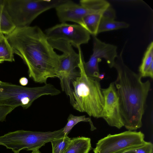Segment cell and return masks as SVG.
Listing matches in <instances>:
<instances>
[{"instance_id":"6da1fadb","label":"cell","mask_w":153,"mask_h":153,"mask_svg":"<svg viewBox=\"0 0 153 153\" xmlns=\"http://www.w3.org/2000/svg\"><path fill=\"white\" fill-rule=\"evenodd\" d=\"M13 53L23 60L29 77L36 82L47 83L48 78H58L62 54H58L45 33L37 26L16 27L6 35Z\"/></svg>"},{"instance_id":"7a4b0ae2","label":"cell","mask_w":153,"mask_h":153,"mask_svg":"<svg viewBox=\"0 0 153 153\" xmlns=\"http://www.w3.org/2000/svg\"><path fill=\"white\" fill-rule=\"evenodd\" d=\"M123 51V49L115 60L114 67L117 76L114 83L124 126L128 130L132 131L142 126L151 83L149 80L143 82L139 74L125 64L122 56Z\"/></svg>"},{"instance_id":"3957f363","label":"cell","mask_w":153,"mask_h":153,"mask_svg":"<svg viewBox=\"0 0 153 153\" xmlns=\"http://www.w3.org/2000/svg\"><path fill=\"white\" fill-rule=\"evenodd\" d=\"M80 60L79 76L71 82L74 109L85 112L90 117L98 118L104 105V98L99 78L89 76L83 68V57L81 48L78 49Z\"/></svg>"},{"instance_id":"277c9868","label":"cell","mask_w":153,"mask_h":153,"mask_svg":"<svg viewBox=\"0 0 153 153\" xmlns=\"http://www.w3.org/2000/svg\"><path fill=\"white\" fill-rule=\"evenodd\" d=\"M61 93L60 90L50 83H47L41 86L27 87L1 81L0 85V106H7L15 108L21 106L27 109L41 96L56 95Z\"/></svg>"},{"instance_id":"5b68a950","label":"cell","mask_w":153,"mask_h":153,"mask_svg":"<svg viewBox=\"0 0 153 153\" xmlns=\"http://www.w3.org/2000/svg\"><path fill=\"white\" fill-rule=\"evenodd\" d=\"M63 128L53 131H36L19 130L10 132L0 136V145L11 149L14 153L22 150L33 151L45 143L65 136Z\"/></svg>"},{"instance_id":"8992f818","label":"cell","mask_w":153,"mask_h":153,"mask_svg":"<svg viewBox=\"0 0 153 153\" xmlns=\"http://www.w3.org/2000/svg\"><path fill=\"white\" fill-rule=\"evenodd\" d=\"M63 0H5V7L16 27L29 26L38 16Z\"/></svg>"},{"instance_id":"52a82bcc","label":"cell","mask_w":153,"mask_h":153,"mask_svg":"<svg viewBox=\"0 0 153 153\" xmlns=\"http://www.w3.org/2000/svg\"><path fill=\"white\" fill-rule=\"evenodd\" d=\"M144 134L141 131L128 130L121 133L111 134L99 140L93 149L94 153H120L144 146Z\"/></svg>"},{"instance_id":"ba28073f","label":"cell","mask_w":153,"mask_h":153,"mask_svg":"<svg viewBox=\"0 0 153 153\" xmlns=\"http://www.w3.org/2000/svg\"><path fill=\"white\" fill-rule=\"evenodd\" d=\"M58 49L63 53L58 70V78L60 79L62 90L69 97L72 105L74 100L71 84L79 75V71L76 68L78 67L80 55L74 50L71 45L68 42L60 45Z\"/></svg>"},{"instance_id":"9c48e42d","label":"cell","mask_w":153,"mask_h":153,"mask_svg":"<svg viewBox=\"0 0 153 153\" xmlns=\"http://www.w3.org/2000/svg\"><path fill=\"white\" fill-rule=\"evenodd\" d=\"M45 33L48 39L65 40L77 48L81 45L87 43L90 38V34L82 26L66 22L46 29Z\"/></svg>"},{"instance_id":"30bf717a","label":"cell","mask_w":153,"mask_h":153,"mask_svg":"<svg viewBox=\"0 0 153 153\" xmlns=\"http://www.w3.org/2000/svg\"><path fill=\"white\" fill-rule=\"evenodd\" d=\"M104 105L99 118H103L110 126L120 129L124 126L118 97L114 82L106 88H102Z\"/></svg>"},{"instance_id":"8fae6325","label":"cell","mask_w":153,"mask_h":153,"mask_svg":"<svg viewBox=\"0 0 153 153\" xmlns=\"http://www.w3.org/2000/svg\"><path fill=\"white\" fill-rule=\"evenodd\" d=\"M55 9L59 19L61 23L72 22L77 23L83 27V19L84 17L90 14L98 13L69 0H63Z\"/></svg>"},{"instance_id":"7c38bea8","label":"cell","mask_w":153,"mask_h":153,"mask_svg":"<svg viewBox=\"0 0 153 153\" xmlns=\"http://www.w3.org/2000/svg\"><path fill=\"white\" fill-rule=\"evenodd\" d=\"M93 42L92 56L99 59L104 58L109 66L114 67L117 56V47L114 45L102 42L96 36H92Z\"/></svg>"},{"instance_id":"4fadbf2b","label":"cell","mask_w":153,"mask_h":153,"mask_svg":"<svg viewBox=\"0 0 153 153\" xmlns=\"http://www.w3.org/2000/svg\"><path fill=\"white\" fill-rule=\"evenodd\" d=\"M92 149L90 138L84 137H74L63 153H89Z\"/></svg>"},{"instance_id":"5bb4252c","label":"cell","mask_w":153,"mask_h":153,"mask_svg":"<svg viewBox=\"0 0 153 153\" xmlns=\"http://www.w3.org/2000/svg\"><path fill=\"white\" fill-rule=\"evenodd\" d=\"M129 26V24L126 22L116 21L114 19L102 15L97 33L105 31L127 28Z\"/></svg>"},{"instance_id":"9a60e30c","label":"cell","mask_w":153,"mask_h":153,"mask_svg":"<svg viewBox=\"0 0 153 153\" xmlns=\"http://www.w3.org/2000/svg\"><path fill=\"white\" fill-rule=\"evenodd\" d=\"M102 14L93 13L85 16L83 19L84 27L92 36H96Z\"/></svg>"},{"instance_id":"2e32d148","label":"cell","mask_w":153,"mask_h":153,"mask_svg":"<svg viewBox=\"0 0 153 153\" xmlns=\"http://www.w3.org/2000/svg\"><path fill=\"white\" fill-rule=\"evenodd\" d=\"M68 122L63 128V131L65 136H68V134L72 128L76 124L81 122H85L89 123L91 127V130L93 131L96 129L94 126L89 117H86L85 115L80 116H75L72 114H70L67 119Z\"/></svg>"},{"instance_id":"e0dca14e","label":"cell","mask_w":153,"mask_h":153,"mask_svg":"<svg viewBox=\"0 0 153 153\" xmlns=\"http://www.w3.org/2000/svg\"><path fill=\"white\" fill-rule=\"evenodd\" d=\"M13 52L7 38L2 34L0 37V63L14 61Z\"/></svg>"},{"instance_id":"ac0fdd59","label":"cell","mask_w":153,"mask_h":153,"mask_svg":"<svg viewBox=\"0 0 153 153\" xmlns=\"http://www.w3.org/2000/svg\"><path fill=\"white\" fill-rule=\"evenodd\" d=\"M80 4L98 13H103L110 6V3L104 0H81Z\"/></svg>"},{"instance_id":"d6986e66","label":"cell","mask_w":153,"mask_h":153,"mask_svg":"<svg viewBox=\"0 0 153 153\" xmlns=\"http://www.w3.org/2000/svg\"><path fill=\"white\" fill-rule=\"evenodd\" d=\"M0 24L1 32L6 35L10 34L16 28L5 6L1 14Z\"/></svg>"},{"instance_id":"ffe728a7","label":"cell","mask_w":153,"mask_h":153,"mask_svg":"<svg viewBox=\"0 0 153 153\" xmlns=\"http://www.w3.org/2000/svg\"><path fill=\"white\" fill-rule=\"evenodd\" d=\"M101 60V59H97L91 56L88 61L85 62L84 61V69L87 76L98 78L100 74L98 63Z\"/></svg>"},{"instance_id":"44dd1931","label":"cell","mask_w":153,"mask_h":153,"mask_svg":"<svg viewBox=\"0 0 153 153\" xmlns=\"http://www.w3.org/2000/svg\"><path fill=\"white\" fill-rule=\"evenodd\" d=\"M153 62V42H152L148 46L139 68V74L142 78L144 77L146 72Z\"/></svg>"},{"instance_id":"7402d4cb","label":"cell","mask_w":153,"mask_h":153,"mask_svg":"<svg viewBox=\"0 0 153 153\" xmlns=\"http://www.w3.org/2000/svg\"><path fill=\"white\" fill-rule=\"evenodd\" d=\"M71 139L67 136L52 140L51 142L52 148V153H63Z\"/></svg>"},{"instance_id":"603a6c76","label":"cell","mask_w":153,"mask_h":153,"mask_svg":"<svg viewBox=\"0 0 153 153\" xmlns=\"http://www.w3.org/2000/svg\"><path fill=\"white\" fill-rule=\"evenodd\" d=\"M120 153H153V145L150 142H147L144 146L141 147L127 150Z\"/></svg>"},{"instance_id":"cb8c5ba5","label":"cell","mask_w":153,"mask_h":153,"mask_svg":"<svg viewBox=\"0 0 153 153\" xmlns=\"http://www.w3.org/2000/svg\"><path fill=\"white\" fill-rule=\"evenodd\" d=\"M15 108L14 107L7 106H0V121H5L7 115Z\"/></svg>"},{"instance_id":"d4e9b609","label":"cell","mask_w":153,"mask_h":153,"mask_svg":"<svg viewBox=\"0 0 153 153\" xmlns=\"http://www.w3.org/2000/svg\"><path fill=\"white\" fill-rule=\"evenodd\" d=\"M149 77L152 79L153 77V62L146 72L144 77Z\"/></svg>"},{"instance_id":"484cf974","label":"cell","mask_w":153,"mask_h":153,"mask_svg":"<svg viewBox=\"0 0 153 153\" xmlns=\"http://www.w3.org/2000/svg\"><path fill=\"white\" fill-rule=\"evenodd\" d=\"M28 80L25 77L21 78L19 80L20 84L22 86H25L28 83Z\"/></svg>"},{"instance_id":"4316f807","label":"cell","mask_w":153,"mask_h":153,"mask_svg":"<svg viewBox=\"0 0 153 153\" xmlns=\"http://www.w3.org/2000/svg\"><path fill=\"white\" fill-rule=\"evenodd\" d=\"M5 0H0V14H1L4 7Z\"/></svg>"},{"instance_id":"83f0119b","label":"cell","mask_w":153,"mask_h":153,"mask_svg":"<svg viewBox=\"0 0 153 153\" xmlns=\"http://www.w3.org/2000/svg\"><path fill=\"white\" fill-rule=\"evenodd\" d=\"M104 75H105V74L104 73L101 74H100L98 78L100 80H102L104 78Z\"/></svg>"},{"instance_id":"f1b7e54d","label":"cell","mask_w":153,"mask_h":153,"mask_svg":"<svg viewBox=\"0 0 153 153\" xmlns=\"http://www.w3.org/2000/svg\"><path fill=\"white\" fill-rule=\"evenodd\" d=\"M31 153H41V152L39 149H38L33 151Z\"/></svg>"},{"instance_id":"f546056e","label":"cell","mask_w":153,"mask_h":153,"mask_svg":"<svg viewBox=\"0 0 153 153\" xmlns=\"http://www.w3.org/2000/svg\"><path fill=\"white\" fill-rule=\"evenodd\" d=\"M0 20H1V14H0V37H1V35L3 34L1 31V24H0Z\"/></svg>"},{"instance_id":"4dcf8cb0","label":"cell","mask_w":153,"mask_h":153,"mask_svg":"<svg viewBox=\"0 0 153 153\" xmlns=\"http://www.w3.org/2000/svg\"><path fill=\"white\" fill-rule=\"evenodd\" d=\"M1 82V81L0 80V85Z\"/></svg>"}]
</instances>
